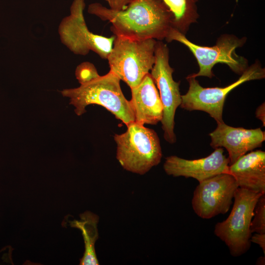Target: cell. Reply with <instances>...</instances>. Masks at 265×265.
I'll return each instance as SVG.
<instances>
[{
	"label": "cell",
	"instance_id": "obj_10",
	"mask_svg": "<svg viewBox=\"0 0 265 265\" xmlns=\"http://www.w3.org/2000/svg\"><path fill=\"white\" fill-rule=\"evenodd\" d=\"M238 187L236 180L229 172L219 174L199 182L191 201L194 212L206 219L227 213Z\"/></svg>",
	"mask_w": 265,
	"mask_h": 265
},
{
	"label": "cell",
	"instance_id": "obj_18",
	"mask_svg": "<svg viewBox=\"0 0 265 265\" xmlns=\"http://www.w3.org/2000/svg\"><path fill=\"white\" fill-rule=\"evenodd\" d=\"M99 74L93 64L88 61L83 62L76 68L75 76L80 84L86 83Z\"/></svg>",
	"mask_w": 265,
	"mask_h": 265
},
{
	"label": "cell",
	"instance_id": "obj_4",
	"mask_svg": "<svg viewBox=\"0 0 265 265\" xmlns=\"http://www.w3.org/2000/svg\"><path fill=\"white\" fill-rule=\"evenodd\" d=\"M156 43L154 39L133 40L115 36L106 59L110 71L131 89L136 86L154 64Z\"/></svg>",
	"mask_w": 265,
	"mask_h": 265
},
{
	"label": "cell",
	"instance_id": "obj_7",
	"mask_svg": "<svg viewBox=\"0 0 265 265\" xmlns=\"http://www.w3.org/2000/svg\"><path fill=\"white\" fill-rule=\"evenodd\" d=\"M265 77V69L259 61L248 66L238 80L224 87H203L195 78H186L189 83L187 92L181 96V108L189 110H200L208 113L217 123L224 122L223 110L227 95L243 83Z\"/></svg>",
	"mask_w": 265,
	"mask_h": 265
},
{
	"label": "cell",
	"instance_id": "obj_22",
	"mask_svg": "<svg viewBox=\"0 0 265 265\" xmlns=\"http://www.w3.org/2000/svg\"><path fill=\"white\" fill-rule=\"evenodd\" d=\"M257 265H264L265 264V256L259 257L257 261Z\"/></svg>",
	"mask_w": 265,
	"mask_h": 265
},
{
	"label": "cell",
	"instance_id": "obj_6",
	"mask_svg": "<svg viewBox=\"0 0 265 265\" xmlns=\"http://www.w3.org/2000/svg\"><path fill=\"white\" fill-rule=\"evenodd\" d=\"M262 194L238 187L229 216L215 225V235L225 243L232 256L244 254L251 246V222L256 203Z\"/></svg>",
	"mask_w": 265,
	"mask_h": 265
},
{
	"label": "cell",
	"instance_id": "obj_16",
	"mask_svg": "<svg viewBox=\"0 0 265 265\" xmlns=\"http://www.w3.org/2000/svg\"><path fill=\"white\" fill-rule=\"evenodd\" d=\"M170 11L172 27L186 35L190 26L199 18L198 0H162Z\"/></svg>",
	"mask_w": 265,
	"mask_h": 265
},
{
	"label": "cell",
	"instance_id": "obj_14",
	"mask_svg": "<svg viewBox=\"0 0 265 265\" xmlns=\"http://www.w3.org/2000/svg\"><path fill=\"white\" fill-rule=\"evenodd\" d=\"M228 172L238 187L265 193V152L256 150L246 153L229 166Z\"/></svg>",
	"mask_w": 265,
	"mask_h": 265
},
{
	"label": "cell",
	"instance_id": "obj_19",
	"mask_svg": "<svg viewBox=\"0 0 265 265\" xmlns=\"http://www.w3.org/2000/svg\"><path fill=\"white\" fill-rule=\"evenodd\" d=\"M109 8L114 10H122L125 9L127 5L132 0H105Z\"/></svg>",
	"mask_w": 265,
	"mask_h": 265
},
{
	"label": "cell",
	"instance_id": "obj_8",
	"mask_svg": "<svg viewBox=\"0 0 265 265\" xmlns=\"http://www.w3.org/2000/svg\"><path fill=\"white\" fill-rule=\"evenodd\" d=\"M85 7L84 0H73L70 15L62 20L58 26L60 41L75 54L85 55L92 51L101 58L106 59L115 36L107 37L91 32L84 17Z\"/></svg>",
	"mask_w": 265,
	"mask_h": 265
},
{
	"label": "cell",
	"instance_id": "obj_21",
	"mask_svg": "<svg viewBox=\"0 0 265 265\" xmlns=\"http://www.w3.org/2000/svg\"><path fill=\"white\" fill-rule=\"evenodd\" d=\"M256 116L263 123L264 126L265 125V105L263 103L257 108L255 112Z\"/></svg>",
	"mask_w": 265,
	"mask_h": 265
},
{
	"label": "cell",
	"instance_id": "obj_2",
	"mask_svg": "<svg viewBox=\"0 0 265 265\" xmlns=\"http://www.w3.org/2000/svg\"><path fill=\"white\" fill-rule=\"evenodd\" d=\"M120 80L109 70L106 74L99 75L78 87L64 89L61 93L69 98V104L75 107V112L78 116L86 112L87 106L97 105L104 107L127 126L135 121L134 114L130 101L123 93Z\"/></svg>",
	"mask_w": 265,
	"mask_h": 265
},
{
	"label": "cell",
	"instance_id": "obj_11",
	"mask_svg": "<svg viewBox=\"0 0 265 265\" xmlns=\"http://www.w3.org/2000/svg\"><path fill=\"white\" fill-rule=\"evenodd\" d=\"M222 148H217L208 156L196 159H186L171 156L163 164L165 173L173 177L192 178L199 182L219 174L228 172L230 161Z\"/></svg>",
	"mask_w": 265,
	"mask_h": 265
},
{
	"label": "cell",
	"instance_id": "obj_3",
	"mask_svg": "<svg viewBox=\"0 0 265 265\" xmlns=\"http://www.w3.org/2000/svg\"><path fill=\"white\" fill-rule=\"evenodd\" d=\"M127 127L125 132L114 135L116 159L124 169L143 175L161 161L159 139L154 130L135 121Z\"/></svg>",
	"mask_w": 265,
	"mask_h": 265
},
{
	"label": "cell",
	"instance_id": "obj_9",
	"mask_svg": "<svg viewBox=\"0 0 265 265\" xmlns=\"http://www.w3.org/2000/svg\"><path fill=\"white\" fill-rule=\"evenodd\" d=\"M155 57V63L150 73L159 90L163 106L161 123L163 137L167 142L173 144L176 141L174 131L175 114L182 102L180 81H175L173 78L174 69L169 64V49L161 41L157 40Z\"/></svg>",
	"mask_w": 265,
	"mask_h": 265
},
{
	"label": "cell",
	"instance_id": "obj_20",
	"mask_svg": "<svg viewBox=\"0 0 265 265\" xmlns=\"http://www.w3.org/2000/svg\"><path fill=\"white\" fill-rule=\"evenodd\" d=\"M250 242L258 244L262 249L265 255V234L256 233L251 236Z\"/></svg>",
	"mask_w": 265,
	"mask_h": 265
},
{
	"label": "cell",
	"instance_id": "obj_5",
	"mask_svg": "<svg viewBox=\"0 0 265 265\" xmlns=\"http://www.w3.org/2000/svg\"><path fill=\"white\" fill-rule=\"evenodd\" d=\"M170 42L176 41L187 47L197 61L199 70L190 75L194 78L200 76L212 78L213 66L218 63L228 65L235 73L241 75L248 67L247 60L238 55L236 49L242 46L246 38H239L234 35H222L212 47L202 46L189 41L186 35L171 27L165 38Z\"/></svg>",
	"mask_w": 265,
	"mask_h": 265
},
{
	"label": "cell",
	"instance_id": "obj_12",
	"mask_svg": "<svg viewBox=\"0 0 265 265\" xmlns=\"http://www.w3.org/2000/svg\"><path fill=\"white\" fill-rule=\"evenodd\" d=\"M209 135L210 145L214 149L224 148L228 153L230 165L247 152L261 147L265 140V133L261 128L246 129L228 126L224 122Z\"/></svg>",
	"mask_w": 265,
	"mask_h": 265
},
{
	"label": "cell",
	"instance_id": "obj_15",
	"mask_svg": "<svg viewBox=\"0 0 265 265\" xmlns=\"http://www.w3.org/2000/svg\"><path fill=\"white\" fill-rule=\"evenodd\" d=\"M80 220L69 222L71 227L81 231L83 238L85 251L80 265H99L95 250V243L98 238V216L90 212H86L80 215Z\"/></svg>",
	"mask_w": 265,
	"mask_h": 265
},
{
	"label": "cell",
	"instance_id": "obj_13",
	"mask_svg": "<svg viewBox=\"0 0 265 265\" xmlns=\"http://www.w3.org/2000/svg\"><path fill=\"white\" fill-rule=\"evenodd\" d=\"M130 102L135 122L144 125H157L163 116V106L159 93L150 75L147 74L136 86L131 88Z\"/></svg>",
	"mask_w": 265,
	"mask_h": 265
},
{
	"label": "cell",
	"instance_id": "obj_1",
	"mask_svg": "<svg viewBox=\"0 0 265 265\" xmlns=\"http://www.w3.org/2000/svg\"><path fill=\"white\" fill-rule=\"evenodd\" d=\"M88 12L109 22L116 36L131 39L161 41L172 27V15L162 0H132L122 10L95 2L89 5Z\"/></svg>",
	"mask_w": 265,
	"mask_h": 265
},
{
	"label": "cell",
	"instance_id": "obj_17",
	"mask_svg": "<svg viewBox=\"0 0 265 265\" xmlns=\"http://www.w3.org/2000/svg\"><path fill=\"white\" fill-rule=\"evenodd\" d=\"M250 230L252 233L265 234V193L261 195L256 203Z\"/></svg>",
	"mask_w": 265,
	"mask_h": 265
}]
</instances>
